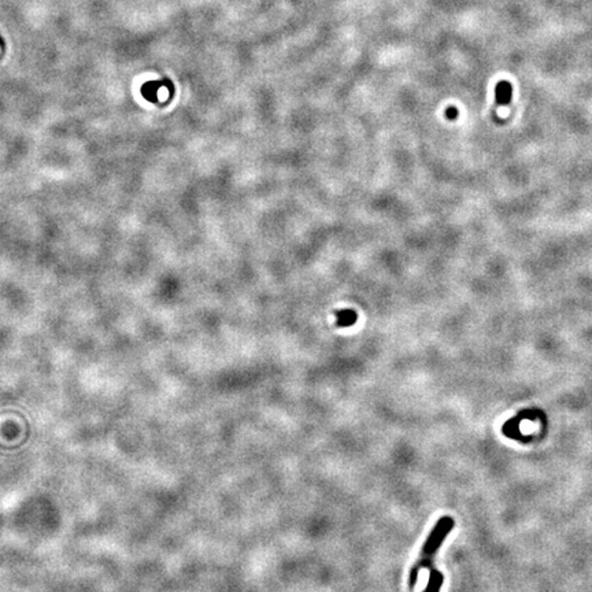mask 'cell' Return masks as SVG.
<instances>
[{
	"instance_id": "7",
	"label": "cell",
	"mask_w": 592,
	"mask_h": 592,
	"mask_svg": "<svg viewBox=\"0 0 592 592\" xmlns=\"http://www.w3.org/2000/svg\"><path fill=\"white\" fill-rule=\"evenodd\" d=\"M458 115H459V111H458L456 107H447V110H445V116H447L448 119L454 121V119L458 118Z\"/></svg>"
},
{
	"instance_id": "6",
	"label": "cell",
	"mask_w": 592,
	"mask_h": 592,
	"mask_svg": "<svg viewBox=\"0 0 592 592\" xmlns=\"http://www.w3.org/2000/svg\"><path fill=\"white\" fill-rule=\"evenodd\" d=\"M338 326H351L356 322V312L352 310H341L336 314Z\"/></svg>"
},
{
	"instance_id": "3",
	"label": "cell",
	"mask_w": 592,
	"mask_h": 592,
	"mask_svg": "<svg viewBox=\"0 0 592 592\" xmlns=\"http://www.w3.org/2000/svg\"><path fill=\"white\" fill-rule=\"evenodd\" d=\"M511 84L507 81H500L496 84L495 88V96H496V103L499 106H507L511 100Z\"/></svg>"
},
{
	"instance_id": "4",
	"label": "cell",
	"mask_w": 592,
	"mask_h": 592,
	"mask_svg": "<svg viewBox=\"0 0 592 592\" xmlns=\"http://www.w3.org/2000/svg\"><path fill=\"white\" fill-rule=\"evenodd\" d=\"M167 81L164 79V81H160V82H158V81H149V82H147V84H144L143 85V88H141V93L144 95V97L147 99V100H149V101H158V90L166 84Z\"/></svg>"
},
{
	"instance_id": "5",
	"label": "cell",
	"mask_w": 592,
	"mask_h": 592,
	"mask_svg": "<svg viewBox=\"0 0 592 592\" xmlns=\"http://www.w3.org/2000/svg\"><path fill=\"white\" fill-rule=\"evenodd\" d=\"M441 585H443V574L436 569H430L428 587L423 589V592H439Z\"/></svg>"
},
{
	"instance_id": "1",
	"label": "cell",
	"mask_w": 592,
	"mask_h": 592,
	"mask_svg": "<svg viewBox=\"0 0 592 592\" xmlns=\"http://www.w3.org/2000/svg\"><path fill=\"white\" fill-rule=\"evenodd\" d=\"M454 523H455L454 519H452L451 517H448V515L441 517V518L436 522L434 528L432 529L430 534L428 536L426 541H425L423 545H422V551H421V554H419V558L417 559L415 565H414V566L411 567V570H410V578H408V585H410V588H414V585H415V582H417V578H418V573H419V570H421V569H425V567H426V569L430 567L432 558H433L434 552H436L437 548L441 545V543L444 541L445 536L452 530Z\"/></svg>"
},
{
	"instance_id": "2",
	"label": "cell",
	"mask_w": 592,
	"mask_h": 592,
	"mask_svg": "<svg viewBox=\"0 0 592 592\" xmlns=\"http://www.w3.org/2000/svg\"><path fill=\"white\" fill-rule=\"evenodd\" d=\"M537 415H544V414H543L540 410H523V411H521L515 418L507 421V422L503 425V433H504L506 436L511 437V439H517V440H522V439H525V436H522V434L519 433V430H518V423H519V421H521V419H525V418H528V419H536Z\"/></svg>"
}]
</instances>
